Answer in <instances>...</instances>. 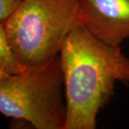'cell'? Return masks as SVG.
<instances>
[{
	"label": "cell",
	"mask_w": 129,
	"mask_h": 129,
	"mask_svg": "<svg viewBox=\"0 0 129 129\" xmlns=\"http://www.w3.org/2000/svg\"><path fill=\"white\" fill-rule=\"evenodd\" d=\"M67 108L64 129H95L98 113L111 98L116 81L129 83V58L79 23L60 54Z\"/></svg>",
	"instance_id": "1"
},
{
	"label": "cell",
	"mask_w": 129,
	"mask_h": 129,
	"mask_svg": "<svg viewBox=\"0 0 129 129\" xmlns=\"http://www.w3.org/2000/svg\"><path fill=\"white\" fill-rule=\"evenodd\" d=\"M79 23L78 0H24L1 24L20 62L32 67L59 55L64 40Z\"/></svg>",
	"instance_id": "2"
},
{
	"label": "cell",
	"mask_w": 129,
	"mask_h": 129,
	"mask_svg": "<svg viewBox=\"0 0 129 129\" xmlns=\"http://www.w3.org/2000/svg\"><path fill=\"white\" fill-rule=\"evenodd\" d=\"M62 85L59 55L17 75H0V112L37 129H64L67 108Z\"/></svg>",
	"instance_id": "3"
},
{
	"label": "cell",
	"mask_w": 129,
	"mask_h": 129,
	"mask_svg": "<svg viewBox=\"0 0 129 129\" xmlns=\"http://www.w3.org/2000/svg\"><path fill=\"white\" fill-rule=\"evenodd\" d=\"M80 23L98 39L119 46L129 39V0H78Z\"/></svg>",
	"instance_id": "4"
},
{
	"label": "cell",
	"mask_w": 129,
	"mask_h": 129,
	"mask_svg": "<svg viewBox=\"0 0 129 129\" xmlns=\"http://www.w3.org/2000/svg\"><path fill=\"white\" fill-rule=\"evenodd\" d=\"M25 68L11 46L2 24L0 23V75H14L22 73Z\"/></svg>",
	"instance_id": "5"
},
{
	"label": "cell",
	"mask_w": 129,
	"mask_h": 129,
	"mask_svg": "<svg viewBox=\"0 0 129 129\" xmlns=\"http://www.w3.org/2000/svg\"><path fill=\"white\" fill-rule=\"evenodd\" d=\"M24 0H0V23H4L19 8Z\"/></svg>",
	"instance_id": "6"
}]
</instances>
